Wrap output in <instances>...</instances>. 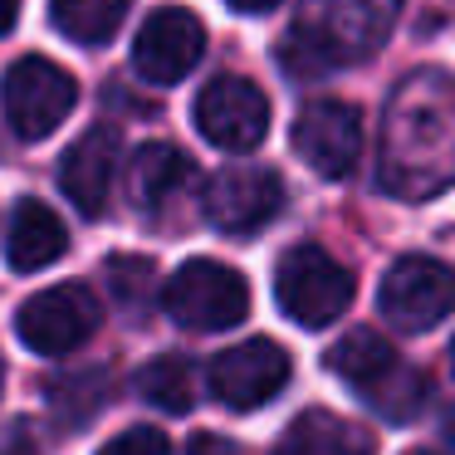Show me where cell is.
<instances>
[{"label":"cell","instance_id":"obj_1","mask_svg":"<svg viewBox=\"0 0 455 455\" xmlns=\"http://www.w3.org/2000/svg\"><path fill=\"white\" fill-rule=\"evenodd\" d=\"M382 187L392 196L426 201L455 181V84L441 69H416L387 103Z\"/></svg>","mask_w":455,"mask_h":455},{"label":"cell","instance_id":"obj_2","mask_svg":"<svg viewBox=\"0 0 455 455\" xmlns=\"http://www.w3.org/2000/svg\"><path fill=\"white\" fill-rule=\"evenodd\" d=\"M402 0H304L279 60L294 74H318L357 64L382 50Z\"/></svg>","mask_w":455,"mask_h":455},{"label":"cell","instance_id":"obj_3","mask_svg":"<svg viewBox=\"0 0 455 455\" xmlns=\"http://www.w3.org/2000/svg\"><path fill=\"white\" fill-rule=\"evenodd\" d=\"M74 103H79L74 74L60 69L54 60H44V54L15 60L11 69H5V79H0V113H5L15 138H25V142L50 138V132L74 113Z\"/></svg>","mask_w":455,"mask_h":455},{"label":"cell","instance_id":"obj_4","mask_svg":"<svg viewBox=\"0 0 455 455\" xmlns=\"http://www.w3.org/2000/svg\"><path fill=\"white\" fill-rule=\"evenodd\" d=\"M162 304L191 333H220L250 314V284L220 259H187L162 289Z\"/></svg>","mask_w":455,"mask_h":455},{"label":"cell","instance_id":"obj_5","mask_svg":"<svg viewBox=\"0 0 455 455\" xmlns=\"http://www.w3.org/2000/svg\"><path fill=\"white\" fill-rule=\"evenodd\" d=\"M275 299L299 328H328L353 304V275L318 245H294L279 259Z\"/></svg>","mask_w":455,"mask_h":455},{"label":"cell","instance_id":"obj_6","mask_svg":"<svg viewBox=\"0 0 455 455\" xmlns=\"http://www.w3.org/2000/svg\"><path fill=\"white\" fill-rule=\"evenodd\" d=\"M377 308L402 333H431L445 314L455 308V275L431 255H402L382 275Z\"/></svg>","mask_w":455,"mask_h":455},{"label":"cell","instance_id":"obj_7","mask_svg":"<svg viewBox=\"0 0 455 455\" xmlns=\"http://www.w3.org/2000/svg\"><path fill=\"white\" fill-rule=\"evenodd\" d=\"M196 132L220 152H255L269 132V99L259 84L220 74L196 93Z\"/></svg>","mask_w":455,"mask_h":455},{"label":"cell","instance_id":"obj_8","mask_svg":"<svg viewBox=\"0 0 455 455\" xmlns=\"http://www.w3.org/2000/svg\"><path fill=\"white\" fill-rule=\"evenodd\" d=\"M289 372H294V363H289V353L275 338H245V343L216 353L206 382H211L220 406H230V411H255V406H269L284 392Z\"/></svg>","mask_w":455,"mask_h":455},{"label":"cell","instance_id":"obj_9","mask_svg":"<svg viewBox=\"0 0 455 455\" xmlns=\"http://www.w3.org/2000/svg\"><path fill=\"white\" fill-rule=\"evenodd\" d=\"M99 328V299L84 284H54L44 294H35L30 304L15 314V333L30 353L64 357L79 343H89Z\"/></svg>","mask_w":455,"mask_h":455},{"label":"cell","instance_id":"obj_10","mask_svg":"<svg viewBox=\"0 0 455 455\" xmlns=\"http://www.w3.org/2000/svg\"><path fill=\"white\" fill-rule=\"evenodd\" d=\"M206 54V25L181 5H162L132 40V69L148 84H181Z\"/></svg>","mask_w":455,"mask_h":455},{"label":"cell","instance_id":"obj_11","mask_svg":"<svg viewBox=\"0 0 455 455\" xmlns=\"http://www.w3.org/2000/svg\"><path fill=\"white\" fill-rule=\"evenodd\" d=\"M294 152L308 172L338 181L363 157V113L343 99H318L294 118Z\"/></svg>","mask_w":455,"mask_h":455},{"label":"cell","instance_id":"obj_12","mask_svg":"<svg viewBox=\"0 0 455 455\" xmlns=\"http://www.w3.org/2000/svg\"><path fill=\"white\" fill-rule=\"evenodd\" d=\"M279 206H284V181L255 162H235V167L216 172L206 187V220L226 235H250V230L269 226Z\"/></svg>","mask_w":455,"mask_h":455},{"label":"cell","instance_id":"obj_13","mask_svg":"<svg viewBox=\"0 0 455 455\" xmlns=\"http://www.w3.org/2000/svg\"><path fill=\"white\" fill-rule=\"evenodd\" d=\"M113 172H118V132L113 128H89L60 162V187L74 201L79 216H103L113 191Z\"/></svg>","mask_w":455,"mask_h":455},{"label":"cell","instance_id":"obj_14","mask_svg":"<svg viewBox=\"0 0 455 455\" xmlns=\"http://www.w3.org/2000/svg\"><path fill=\"white\" fill-rule=\"evenodd\" d=\"M64 250H69L64 220L44 201H20L11 216V230H5V259H11V269H20V275L50 269Z\"/></svg>","mask_w":455,"mask_h":455},{"label":"cell","instance_id":"obj_15","mask_svg":"<svg viewBox=\"0 0 455 455\" xmlns=\"http://www.w3.org/2000/svg\"><path fill=\"white\" fill-rule=\"evenodd\" d=\"M187 181H191V162H187V152H177L172 142H148V148H138L128 162V196H132V206L148 211V216H157L167 201H177Z\"/></svg>","mask_w":455,"mask_h":455},{"label":"cell","instance_id":"obj_16","mask_svg":"<svg viewBox=\"0 0 455 455\" xmlns=\"http://www.w3.org/2000/svg\"><path fill=\"white\" fill-rule=\"evenodd\" d=\"M269 455H372V435L338 411H304L289 421Z\"/></svg>","mask_w":455,"mask_h":455},{"label":"cell","instance_id":"obj_17","mask_svg":"<svg viewBox=\"0 0 455 455\" xmlns=\"http://www.w3.org/2000/svg\"><path fill=\"white\" fill-rule=\"evenodd\" d=\"M392 367H396L392 343H387L382 333H372V328H357V333L338 338V343L328 347V372L343 377L347 387H357V392H372Z\"/></svg>","mask_w":455,"mask_h":455},{"label":"cell","instance_id":"obj_18","mask_svg":"<svg viewBox=\"0 0 455 455\" xmlns=\"http://www.w3.org/2000/svg\"><path fill=\"white\" fill-rule=\"evenodd\" d=\"M132 0H50V20L60 35L79 44H103L118 35Z\"/></svg>","mask_w":455,"mask_h":455},{"label":"cell","instance_id":"obj_19","mask_svg":"<svg viewBox=\"0 0 455 455\" xmlns=\"http://www.w3.org/2000/svg\"><path fill=\"white\" fill-rule=\"evenodd\" d=\"M138 392L148 396V402L157 406V411H167V416H187L191 406H196V377H191V367L181 363V357H157V363L142 367Z\"/></svg>","mask_w":455,"mask_h":455},{"label":"cell","instance_id":"obj_20","mask_svg":"<svg viewBox=\"0 0 455 455\" xmlns=\"http://www.w3.org/2000/svg\"><path fill=\"white\" fill-rule=\"evenodd\" d=\"M367 396H372V406H377L382 416L402 421V416H416V406L426 402V377L411 372V367H392V372H387Z\"/></svg>","mask_w":455,"mask_h":455},{"label":"cell","instance_id":"obj_21","mask_svg":"<svg viewBox=\"0 0 455 455\" xmlns=\"http://www.w3.org/2000/svg\"><path fill=\"white\" fill-rule=\"evenodd\" d=\"M99 455H172V441L157 426H128V431L113 435Z\"/></svg>","mask_w":455,"mask_h":455},{"label":"cell","instance_id":"obj_22","mask_svg":"<svg viewBox=\"0 0 455 455\" xmlns=\"http://www.w3.org/2000/svg\"><path fill=\"white\" fill-rule=\"evenodd\" d=\"M108 275H113V284H118L123 294H132V299H138V289L148 284L152 265H148V259H113V265H108Z\"/></svg>","mask_w":455,"mask_h":455},{"label":"cell","instance_id":"obj_23","mask_svg":"<svg viewBox=\"0 0 455 455\" xmlns=\"http://www.w3.org/2000/svg\"><path fill=\"white\" fill-rule=\"evenodd\" d=\"M187 455H240V445H230L226 435H196Z\"/></svg>","mask_w":455,"mask_h":455},{"label":"cell","instance_id":"obj_24","mask_svg":"<svg viewBox=\"0 0 455 455\" xmlns=\"http://www.w3.org/2000/svg\"><path fill=\"white\" fill-rule=\"evenodd\" d=\"M230 11H240V15H265V11H275L279 0H226Z\"/></svg>","mask_w":455,"mask_h":455},{"label":"cell","instance_id":"obj_25","mask_svg":"<svg viewBox=\"0 0 455 455\" xmlns=\"http://www.w3.org/2000/svg\"><path fill=\"white\" fill-rule=\"evenodd\" d=\"M20 20V0H0V35H11Z\"/></svg>","mask_w":455,"mask_h":455},{"label":"cell","instance_id":"obj_26","mask_svg":"<svg viewBox=\"0 0 455 455\" xmlns=\"http://www.w3.org/2000/svg\"><path fill=\"white\" fill-rule=\"evenodd\" d=\"M0 455H35V451H30V445H25V441H11V445H5V451H0Z\"/></svg>","mask_w":455,"mask_h":455},{"label":"cell","instance_id":"obj_27","mask_svg":"<svg viewBox=\"0 0 455 455\" xmlns=\"http://www.w3.org/2000/svg\"><path fill=\"white\" fill-rule=\"evenodd\" d=\"M445 435H451V451H455V411H451V421H445Z\"/></svg>","mask_w":455,"mask_h":455},{"label":"cell","instance_id":"obj_28","mask_svg":"<svg viewBox=\"0 0 455 455\" xmlns=\"http://www.w3.org/2000/svg\"><path fill=\"white\" fill-rule=\"evenodd\" d=\"M406 455H435V451H406Z\"/></svg>","mask_w":455,"mask_h":455},{"label":"cell","instance_id":"obj_29","mask_svg":"<svg viewBox=\"0 0 455 455\" xmlns=\"http://www.w3.org/2000/svg\"><path fill=\"white\" fill-rule=\"evenodd\" d=\"M0 382H5V363H0Z\"/></svg>","mask_w":455,"mask_h":455},{"label":"cell","instance_id":"obj_30","mask_svg":"<svg viewBox=\"0 0 455 455\" xmlns=\"http://www.w3.org/2000/svg\"><path fill=\"white\" fill-rule=\"evenodd\" d=\"M451 357H455V343H451Z\"/></svg>","mask_w":455,"mask_h":455}]
</instances>
